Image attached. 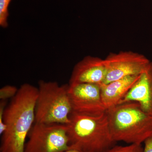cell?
Instances as JSON below:
<instances>
[{
	"instance_id": "obj_12",
	"label": "cell",
	"mask_w": 152,
	"mask_h": 152,
	"mask_svg": "<svg viewBox=\"0 0 152 152\" xmlns=\"http://www.w3.org/2000/svg\"><path fill=\"white\" fill-rule=\"evenodd\" d=\"M141 144H129V145H114L105 152H143Z\"/></svg>"
},
{
	"instance_id": "obj_6",
	"label": "cell",
	"mask_w": 152,
	"mask_h": 152,
	"mask_svg": "<svg viewBox=\"0 0 152 152\" xmlns=\"http://www.w3.org/2000/svg\"><path fill=\"white\" fill-rule=\"evenodd\" d=\"M104 60L107 75L102 84L127 76L140 75L151 62L144 55L132 51L110 53Z\"/></svg>"
},
{
	"instance_id": "obj_8",
	"label": "cell",
	"mask_w": 152,
	"mask_h": 152,
	"mask_svg": "<svg viewBox=\"0 0 152 152\" xmlns=\"http://www.w3.org/2000/svg\"><path fill=\"white\" fill-rule=\"evenodd\" d=\"M107 75L104 59L87 56L77 63L72 72L69 85L80 83L103 84Z\"/></svg>"
},
{
	"instance_id": "obj_9",
	"label": "cell",
	"mask_w": 152,
	"mask_h": 152,
	"mask_svg": "<svg viewBox=\"0 0 152 152\" xmlns=\"http://www.w3.org/2000/svg\"><path fill=\"white\" fill-rule=\"evenodd\" d=\"M130 102H137L152 116V61L119 104Z\"/></svg>"
},
{
	"instance_id": "obj_4",
	"label": "cell",
	"mask_w": 152,
	"mask_h": 152,
	"mask_svg": "<svg viewBox=\"0 0 152 152\" xmlns=\"http://www.w3.org/2000/svg\"><path fill=\"white\" fill-rule=\"evenodd\" d=\"M68 90L69 84L39 81L35 123L69 124L72 109Z\"/></svg>"
},
{
	"instance_id": "obj_2",
	"label": "cell",
	"mask_w": 152,
	"mask_h": 152,
	"mask_svg": "<svg viewBox=\"0 0 152 152\" xmlns=\"http://www.w3.org/2000/svg\"><path fill=\"white\" fill-rule=\"evenodd\" d=\"M110 132L114 141L141 144L152 134V116L137 102H127L106 111Z\"/></svg>"
},
{
	"instance_id": "obj_5",
	"label": "cell",
	"mask_w": 152,
	"mask_h": 152,
	"mask_svg": "<svg viewBox=\"0 0 152 152\" xmlns=\"http://www.w3.org/2000/svg\"><path fill=\"white\" fill-rule=\"evenodd\" d=\"M24 152H61L70 149L67 125L34 123Z\"/></svg>"
},
{
	"instance_id": "obj_3",
	"label": "cell",
	"mask_w": 152,
	"mask_h": 152,
	"mask_svg": "<svg viewBox=\"0 0 152 152\" xmlns=\"http://www.w3.org/2000/svg\"><path fill=\"white\" fill-rule=\"evenodd\" d=\"M67 125L70 149L86 152H105L115 145L106 112L99 116L72 113Z\"/></svg>"
},
{
	"instance_id": "obj_1",
	"label": "cell",
	"mask_w": 152,
	"mask_h": 152,
	"mask_svg": "<svg viewBox=\"0 0 152 152\" xmlns=\"http://www.w3.org/2000/svg\"><path fill=\"white\" fill-rule=\"evenodd\" d=\"M38 88L23 84L4 114L7 129L2 135L0 152H24L26 140L35 121Z\"/></svg>"
},
{
	"instance_id": "obj_15",
	"label": "cell",
	"mask_w": 152,
	"mask_h": 152,
	"mask_svg": "<svg viewBox=\"0 0 152 152\" xmlns=\"http://www.w3.org/2000/svg\"><path fill=\"white\" fill-rule=\"evenodd\" d=\"M143 152H152V134L147 138L145 141Z\"/></svg>"
},
{
	"instance_id": "obj_14",
	"label": "cell",
	"mask_w": 152,
	"mask_h": 152,
	"mask_svg": "<svg viewBox=\"0 0 152 152\" xmlns=\"http://www.w3.org/2000/svg\"><path fill=\"white\" fill-rule=\"evenodd\" d=\"M7 100H1L0 102V134H4L7 129V126L4 121V114L7 107Z\"/></svg>"
},
{
	"instance_id": "obj_16",
	"label": "cell",
	"mask_w": 152,
	"mask_h": 152,
	"mask_svg": "<svg viewBox=\"0 0 152 152\" xmlns=\"http://www.w3.org/2000/svg\"><path fill=\"white\" fill-rule=\"evenodd\" d=\"M61 152H86L80 150L75 149H69L66 151Z\"/></svg>"
},
{
	"instance_id": "obj_11",
	"label": "cell",
	"mask_w": 152,
	"mask_h": 152,
	"mask_svg": "<svg viewBox=\"0 0 152 152\" xmlns=\"http://www.w3.org/2000/svg\"><path fill=\"white\" fill-rule=\"evenodd\" d=\"M12 0H0V26L6 28L8 26L9 7Z\"/></svg>"
},
{
	"instance_id": "obj_13",
	"label": "cell",
	"mask_w": 152,
	"mask_h": 152,
	"mask_svg": "<svg viewBox=\"0 0 152 152\" xmlns=\"http://www.w3.org/2000/svg\"><path fill=\"white\" fill-rule=\"evenodd\" d=\"M18 89L17 87L10 85H7L1 88L0 89V99L2 100H7L8 99L13 98Z\"/></svg>"
},
{
	"instance_id": "obj_7",
	"label": "cell",
	"mask_w": 152,
	"mask_h": 152,
	"mask_svg": "<svg viewBox=\"0 0 152 152\" xmlns=\"http://www.w3.org/2000/svg\"><path fill=\"white\" fill-rule=\"evenodd\" d=\"M68 92L72 113L99 116L107 110L102 100L99 85L90 83L69 85Z\"/></svg>"
},
{
	"instance_id": "obj_10",
	"label": "cell",
	"mask_w": 152,
	"mask_h": 152,
	"mask_svg": "<svg viewBox=\"0 0 152 152\" xmlns=\"http://www.w3.org/2000/svg\"><path fill=\"white\" fill-rule=\"evenodd\" d=\"M140 75L127 76L100 86L102 100L107 110L121 102L138 80Z\"/></svg>"
}]
</instances>
